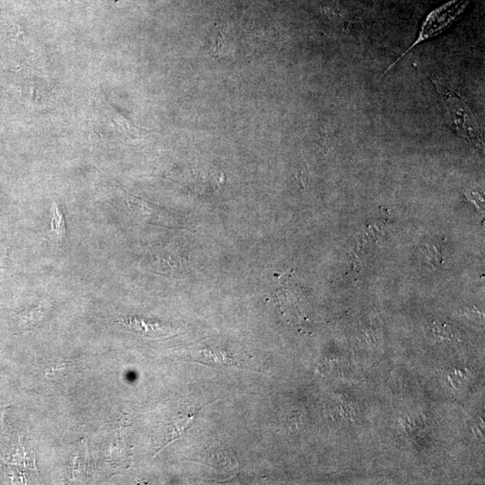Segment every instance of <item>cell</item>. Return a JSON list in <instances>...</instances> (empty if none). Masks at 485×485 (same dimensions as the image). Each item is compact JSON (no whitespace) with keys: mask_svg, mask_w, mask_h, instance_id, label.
Returning <instances> with one entry per match:
<instances>
[{"mask_svg":"<svg viewBox=\"0 0 485 485\" xmlns=\"http://www.w3.org/2000/svg\"><path fill=\"white\" fill-rule=\"evenodd\" d=\"M427 75L440 94L444 116L449 126L467 141L481 146L483 138L480 125L469 105L442 77L434 72H427Z\"/></svg>","mask_w":485,"mask_h":485,"instance_id":"cell-1","label":"cell"},{"mask_svg":"<svg viewBox=\"0 0 485 485\" xmlns=\"http://www.w3.org/2000/svg\"><path fill=\"white\" fill-rule=\"evenodd\" d=\"M50 213H52V222H50V236L53 240L62 242L66 236L65 219L56 202H53Z\"/></svg>","mask_w":485,"mask_h":485,"instance_id":"cell-3","label":"cell"},{"mask_svg":"<svg viewBox=\"0 0 485 485\" xmlns=\"http://www.w3.org/2000/svg\"><path fill=\"white\" fill-rule=\"evenodd\" d=\"M131 327L136 329H140L142 332H152L158 334V332H168V329L165 328V325L159 324L145 323L143 320H134L130 322Z\"/></svg>","mask_w":485,"mask_h":485,"instance_id":"cell-5","label":"cell"},{"mask_svg":"<svg viewBox=\"0 0 485 485\" xmlns=\"http://www.w3.org/2000/svg\"><path fill=\"white\" fill-rule=\"evenodd\" d=\"M203 358L207 359L208 363H219L222 365H231L236 363L235 358L231 354L225 351H201Z\"/></svg>","mask_w":485,"mask_h":485,"instance_id":"cell-4","label":"cell"},{"mask_svg":"<svg viewBox=\"0 0 485 485\" xmlns=\"http://www.w3.org/2000/svg\"><path fill=\"white\" fill-rule=\"evenodd\" d=\"M472 0H450L449 2L446 3L442 6H439L433 11L430 12L426 18L424 19L422 26L419 30L418 36L411 47L402 53L398 59L390 65L384 72V75L388 73L393 67L398 65L401 62L403 58H405L407 54L419 45V44L427 42L430 39L434 38L437 36L442 35L444 32L449 29L454 23L460 18L464 11L470 6Z\"/></svg>","mask_w":485,"mask_h":485,"instance_id":"cell-2","label":"cell"}]
</instances>
